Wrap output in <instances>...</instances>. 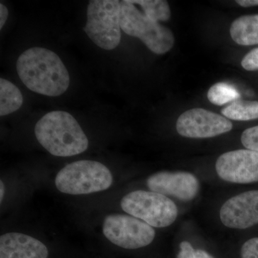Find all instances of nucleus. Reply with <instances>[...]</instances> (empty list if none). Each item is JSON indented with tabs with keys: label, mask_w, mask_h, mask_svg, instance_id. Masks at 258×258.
Listing matches in <instances>:
<instances>
[{
	"label": "nucleus",
	"mask_w": 258,
	"mask_h": 258,
	"mask_svg": "<svg viewBox=\"0 0 258 258\" xmlns=\"http://www.w3.org/2000/svg\"><path fill=\"white\" fill-rule=\"evenodd\" d=\"M16 68L22 82L33 92L58 96L69 87L68 70L59 56L48 49L32 47L25 51Z\"/></svg>",
	"instance_id": "f257e3e1"
},
{
	"label": "nucleus",
	"mask_w": 258,
	"mask_h": 258,
	"mask_svg": "<svg viewBox=\"0 0 258 258\" xmlns=\"http://www.w3.org/2000/svg\"><path fill=\"white\" fill-rule=\"evenodd\" d=\"M35 133L42 147L56 157H72L88 149L87 137L68 112H49L37 121Z\"/></svg>",
	"instance_id": "f03ea898"
},
{
	"label": "nucleus",
	"mask_w": 258,
	"mask_h": 258,
	"mask_svg": "<svg viewBox=\"0 0 258 258\" xmlns=\"http://www.w3.org/2000/svg\"><path fill=\"white\" fill-rule=\"evenodd\" d=\"M55 186L61 192L79 195L108 189L113 176L106 166L98 161H75L62 168L55 178Z\"/></svg>",
	"instance_id": "7ed1b4c3"
},
{
	"label": "nucleus",
	"mask_w": 258,
	"mask_h": 258,
	"mask_svg": "<svg viewBox=\"0 0 258 258\" xmlns=\"http://www.w3.org/2000/svg\"><path fill=\"white\" fill-rule=\"evenodd\" d=\"M120 25L125 34L140 39L157 55L166 53L174 46L172 32L148 18L129 0L120 2Z\"/></svg>",
	"instance_id": "20e7f679"
},
{
	"label": "nucleus",
	"mask_w": 258,
	"mask_h": 258,
	"mask_svg": "<svg viewBox=\"0 0 258 258\" xmlns=\"http://www.w3.org/2000/svg\"><path fill=\"white\" fill-rule=\"evenodd\" d=\"M120 2L93 0L87 10V23L84 31L98 47L111 50L119 45Z\"/></svg>",
	"instance_id": "39448f33"
},
{
	"label": "nucleus",
	"mask_w": 258,
	"mask_h": 258,
	"mask_svg": "<svg viewBox=\"0 0 258 258\" xmlns=\"http://www.w3.org/2000/svg\"><path fill=\"white\" fill-rule=\"evenodd\" d=\"M123 211L143 220L154 227H166L175 222L178 209L175 203L165 195L154 191H132L120 202Z\"/></svg>",
	"instance_id": "423d86ee"
},
{
	"label": "nucleus",
	"mask_w": 258,
	"mask_h": 258,
	"mask_svg": "<svg viewBox=\"0 0 258 258\" xmlns=\"http://www.w3.org/2000/svg\"><path fill=\"white\" fill-rule=\"evenodd\" d=\"M103 232L112 243L128 249L146 247L155 237V230L152 226L136 217L119 214L105 218Z\"/></svg>",
	"instance_id": "0eeeda50"
},
{
	"label": "nucleus",
	"mask_w": 258,
	"mask_h": 258,
	"mask_svg": "<svg viewBox=\"0 0 258 258\" xmlns=\"http://www.w3.org/2000/svg\"><path fill=\"white\" fill-rule=\"evenodd\" d=\"M233 128L228 118L204 108L184 112L176 120V128L181 137L206 139L230 132Z\"/></svg>",
	"instance_id": "6e6552de"
},
{
	"label": "nucleus",
	"mask_w": 258,
	"mask_h": 258,
	"mask_svg": "<svg viewBox=\"0 0 258 258\" xmlns=\"http://www.w3.org/2000/svg\"><path fill=\"white\" fill-rule=\"evenodd\" d=\"M218 176L224 181L236 184L258 181V152L239 149L222 154L215 164Z\"/></svg>",
	"instance_id": "1a4fd4ad"
},
{
	"label": "nucleus",
	"mask_w": 258,
	"mask_h": 258,
	"mask_svg": "<svg viewBox=\"0 0 258 258\" xmlns=\"http://www.w3.org/2000/svg\"><path fill=\"white\" fill-rule=\"evenodd\" d=\"M147 183L152 191L183 202L194 200L200 190L198 178L186 171H159L149 176Z\"/></svg>",
	"instance_id": "9d476101"
},
{
	"label": "nucleus",
	"mask_w": 258,
	"mask_h": 258,
	"mask_svg": "<svg viewBox=\"0 0 258 258\" xmlns=\"http://www.w3.org/2000/svg\"><path fill=\"white\" fill-rule=\"evenodd\" d=\"M220 220L232 229L249 228L258 224V190L246 191L229 199L222 205Z\"/></svg>",
	"instance_id": "9b49d317"
},
{
	"label": "nucleus",
	"mask_w": 258,
	"mask_h": 258,
	"mask_svg": "<svg viewBox=\"0 0 258 258\" xmlns=\"http://www.w3.org/2000/svg\"><path fill=\"white\" fill-rule=\"evenodd\" d=\"M48 249L40 240L18 232L0 237V258H47Z\"/></svg>",
	"instance_id": "f8f14e48"
},
{
	"label": "nucleus",
	"mask_w": 258,
	"mask_h": 258,
	"mask_svg": "<svg viewBox=\"0 0 258 258\" xmlns=\"http://www.w3.org/2000/svg\"><path fill=\"white\" fill-rule=\"evenodd\" d=\"M232 40L240 45L258 44V15H244L236 19L230 27Z\"/></svg>",
	"instance_id": "ddd939ff"
},
{
	"label": "nucleus",
	"mask_w": 258,
	"mask_h": 258,
	"mask_svg": "<svg viewBox=\"0 0 258 258\" xmlns=\"http://www.w3.org/2000/svg\"><path fill=\"white\" fill-rule=\"evenodd\" d=\"M23 103L20 89L8 80L0 79V115L4 116L18 111Z\"/></svg>",
	"instance_id": "4468645a"
},
{
	"label": "nucleus",
	"mask_w": 258,
	"mask_h": 258,
	"mask_svg": "<svg viewBox=\"0 0 258 258\" xmlns=\"http://www.w3.org/2000/svg\"><path fill=\"white\" fill-rule=\"evenodd\" d=\"M222 114L235 120H249L258 118V101L238 99L222 110Z\"/></svg>",
	"instance_id": "2eb2a0df"
},
{
	"label": "nucleus",
	"mask_w": 258,
	"mask_h": 258,
	"mask_svg": "<svg viewBox=\"0 0 258 258\" xmlns=\"http://www.w3.org/2000/svg\"><path fill=\"white\" fill-rule=\"evenodd\" d=\"M131 3L138 5L143 10L144 13L151 20L159 23L167 21L171 18V10L169 3L164 0H137Z\"/></svg>",
	"instance_id": "dca6fc26"
},
{
	"label": "nucleus",
	"mask_w": 258,
	"mask_h": 258,
	"mask_svg": "<svg viewBox=\"0 0 258 258\" xmlns=\"http://www.w3.org/2000/svg\"><path fill=\"white\" fill-rule=\"evenodd\" d=\"M240 93L232 85L227 83H217L209 89L208 98L217 106H223L240 98Z\"/></svg>",
	"instance_id": "f3484780"
},
{
	"label": "nucleus",
	"mask_w": 258,
	"mask_h": 258,
	"mask_svg": "<svg viewBox=\"0 0 258 258\" xmlns=\"http://www.w3.org/2000/svg\"><path fill=\"white\" fill-rule=\"evenodd\" d=\"M180 251L176 258H214L208 252L202 249H195L187 241L180 244Z\"/></svg>",
	"instance_id": "a211bd4d"
},
{
	"label": "nucleus",
	"mask_w": 258,
	"mask_h": 258,
	"mask_svg": "<svg viewBox=\"0 0 258 258\" xmlns=\"http://www.w3.org/2000/svg\"><path fill=\"white\" fill-rule=\"evenodd\" d=\"M241 142L246 149L258 152V125L244 130Z\"/></svg>",
	"instance_id": "6ab92c4d"
},
{
	"label": "nucleus",
	"mask_w": 258,
	"mask_h": 258,
	"mask_svg": "<svg viewBox=\"0 0 258 258\" xmlns=\"http://www.w3.org/2000/svg\"><path fill=\"white\" fill-rule=\"evenodd\" d=\"M242 258H258V237L249 239L241 248Z\"/></svg>",
	"instance_id": "aec40b11"
},
{
	"label": "nucleus",
	"mask_w": 258,
	"mask_h": 258,
	"mask_svg": "<svg viewBox=\"0 0 258 258\" xmlns=\"http://www.w3.org/2000/svg\"><path fill=\"white\" fill-rule=\"evenodd\" d=\"M241 66L247 71H258V48L251 50L244 56Z\"/></svg>",
	"instance_id": "412c9836"
},
{
	"label": "nucleus",
	"mask_w": 258,
	"mask_h": 258,
	"mask_svg": "<svg viewBox=\"0 0 258 258\" xmlns=\"http://www.w3.org/2000/svg\"><path fill=\"white\" fill-rule=\"evenodd\" d=\"M9 16L8 9L3 3L0 4V28L3 29Z\"/></svg>",
	"instance_id": "4be33fe9"
},
{
	"label": "nucleus",
	"mask_w": 258,
	"mask_h": 258,
	"mask_svg": "<svg viewBox=\"0 0 258 258\" xmlns=\"http://www.w3.org/2000/svg\"><path fill=\"white\" fill-rule=\"evenodd\" d=\"M236 3L242 8H250L258 5V0H238Z\"/></svg>",
	"instance_id": "5701e85b"
},
{
	"label": "nucleus",
	"mask_w": 258,
	"mask_h": 258,
	"mask_svg": "<svg viewBox=\"0 0 258 258\" xmlns=\"http://www.w3.org/2000/svg\"><path fill=\"white\" fill-rule=\"evenodd\" d=\"M0 189H1V191H0V200L2 202L3 201V198H4L5 191V186L3 181H0Z\"/></svg>",
	"instance_id": "b1692460"
}]
</instances>
